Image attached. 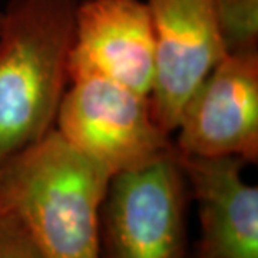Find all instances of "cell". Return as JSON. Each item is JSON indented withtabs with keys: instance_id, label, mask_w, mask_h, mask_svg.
<instances>
[{
	"instance_id": "6",
	"label": "cell",
	"mask_w": 258,
	"mask_h": 258,
	"mask_svg": "<svg viewBox=\"0 0 258 258\" xmlns=\"http://www.w3.org/2000/svg\"><path fill=\"white\" fill-rule=\"evenodd\" d=\"M155 36V81L149 95L158 125L174 137L185 103L227 56L218 0H147Z\"/></svg>"
},
{
	"instance_id": "5",
	"label": "cell",
	"mask_w": 258,
	"mask_h": 258,
	"mask_svg": "<svg viewBox=\"0 0 258 258\" xmlns=\"http://www.w3.org/2000/svg\"><path fill=\"white\" fill-rule=\"evenodd\" d=\"M174 145L181 157L258 162V50L228 53L185 103Z\"/></svg>"
},
{
	"instance_id": "10",
	"label": "cell",
	"mask_w": 258,
	"mask_h": 258,
	"mask_svg": "<svg viewBox=\"0 0 258 258\" xmlns=\"http://www.w3.org/2000/svg\"><path fill=\"white\" fill-rule=\"evenodd\" d=\"M0 258H45L16 212L0 208Z\"/></svg>"
},
{
	"instance_id": "2",
	"label": "cell",
	"mask_w": 258,
	"mask_h": 258,
	"mask_svg": "<svg viewBox=\"0 0 258 258\" xmlns=\"http://www.w3.org/2000/svg\"><path fill=\"white\" fill-rule=\"evenodd\" d=\"M111 178L52 131L0 165V208L18 214L45 258H101Z\"/></svg>"
},
{
	"instance_id": "3",
	"label": "cell",
	"mask_w": 258,
	"mask_h": 258,
	"mask_svg": "<svg viewBox=\"0 0 258 258\" xmlns=\"http://www.w3.org/2000/svg\"><path fill=\"white\" fill-rule=\"evenodd\" d=\"M64 142L115 176L152 165L175 151L149 96L95 75L71 79L55 122Z\"/></svg>"
},
{
	"instance_id": "8",
	"label": "cell",
	"mask_w": 258,
	"mask_h": 258,
	"mask_svg": "<svg viewBox=\"0 0 258 258\" xmlns=\"http://www.w3.org/2000/svg\"><path fill=\"white\" fill-rule=\"evenodd\" d=\"M179 159L198 207L194 258H258V186L244 178L247 164L238 158Z\"/></svg>"
},
{
	"instance_id": "7",
	"label": "cell",
	"mask_w": 258,
	"mask_h": 258,
	"mask_svg": "<svg viewBox=\"0 0 258 258\" xmlns=\"http://www.w3.org/2000/svg\"><path fill=\"white\" fill-rule=\"evenodd\" d=\"M155 36L144 0H81L69 74L95 75L151 95Z\"/></svg>"
},
{
	"instance_id": "11",
	"label": "cell",
	"mask_w": 258,
	"mask_h": 258,
	"mask_svg": "<svg viewBox=\"0 0 258 258\" xmlns=\"http://www.w3.org/2000/svg\"><path fill=\"white\" fill-rule=\"evenodd\" d=\"M0 19H2V10H0Z\"/></svg>"
},
{
	"instance_id": "1",
	"label": "cell",
	"mask_w": 258,
	"mask_h": 258,
	"mask_svg": "<svg viewBox=\"0 0 258 258\" xmlns=\"http://www.w3.org/2000/svg\"><path fill=\"white\" fill-rule=\"evenodd\" d=\"M81 0H8L0 19V165L55 131Z\"/></svg>"
},
{
	"instance_id": "4",
	"label": "cell",
	"mask_w": 258,
	"mask_h": 258,
	"mask_svg": "<svg viewBox=\"0 0 258 258\" xmlns=\"http://www.w3.org/2000/svg\"><path fill=\"white\" fill-rule=\"evenodd\" d=\"M189 200L176 149L152 165L112 176L101 207V258H188Z\"/></svg>"
},
{
	"instance_id": "9",
	"label": "cell",
	"mask_w": 258,
	"mask_h": 258,
	"mask_svg": "<svg viewBox=\"0 0 258 258\" xmlns=\"http://www.w3.org/2000/svg\"><path fill=\"white\" fill-rule=\"evenodd\" d=\"M218 26L227 55L258 50V0H218Z\"/></svg>"
}]
</instances>
